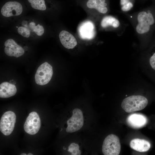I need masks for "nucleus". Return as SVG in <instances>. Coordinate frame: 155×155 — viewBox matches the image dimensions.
Segmentation results:
<instances>
[{
    "mask_svg": "<svg viewBox=\"0 0 155 155\" xmlns=\"http://www.w3.org/2000/svg\"><path fill=\"white\" fill-rule=\"evenodd\" d=\"M148 102L145 96L139 95H132L125 98L121 102V106L127 113H132L144 109Z\"/></svg>",
    "mask_w": 155,
    "mask_h": 155,
    "instance_id": "nucleus-1",
    "label": "nucleus"
},
{
    "mask_svg": "<svg viewBox=\"0 0 155 155\" xmlns=\"http://www.w3.org/2000/svg\"><path fill=\"white\" fill-rule=\"evenodd\" d=\"M137 21L135 30L137 32L140 34L148 32L151 26L154 23L153 16L149 11H143L139 12L137 16Z\"/></svg>",
    "mask_w": 155,
    "mask_h": 155,
    "instance_id": "nucleus-2",
    "label": "nucleus"
},
{
    "mask_svg": "<svg viewBox=\"0 0 155 155\" xmlns=\"http://www.w3.org/2000/svg\"><path fill=\"white\" fill-rule=\"evenodd\" d=\"M121 149L119 138L117 135L111 134L104 140L102 146V151L104 155H118Z\"/></svg>",
    "mask_w": 155,
    "mask_h": 155,
    "instance_id": "nucleus-3",
    "label": "nucleus"
},
{
    "mask_svg": "<svg viewBox=\"0 0 155 155\" xmlns=\"http://www.w3.org/2000/svg\"><path fill=\"white\" fill-rule=\"evenodd\" d=\"M53 75L52 66L47 62L40 65L37 69L35 76L36 83L44 85L50 81Z\"/></svg>",
    "mask_w": 155,
    "mask_h": 155,
    "instance_id": "nucleus-4",
    "label": "nucleus"
},
{
    "mask_svg": "<svg viewBox=\"0 0 155 155\" xmlns=\"http://www.w3.org/2000/svg\"><path fill=\"white\" fill-rule=\"evenodd\" d=\"M16 121L15 113L11 111H7L2 116L0 122V130L4 135H8L12 132Z\"/></svg>",
    "mask_w": 155,
    "mask_h": 155,
    "instance_id": "nucleus-5",
    "label": "nucleus"
},
{
    "mask_svg": "<svg viewBox=\"0 0 155 155\" xmlns=\"http://www.w3.org/2000/svg\"><path fill=\"white\" fill-rule=\"evenodd\" d=\"M72 115L67 121L66 131L73 133L80 129L84 124V118L82 111L78 108L73 110Z\"/></svg>",
    "mask_w": 155,
    "mask_h": 155,
    "instance_id": "nucleus-6",
    "label": "nucleus"
},
{
    "mask_svg": "<svg viewBox=\"0 0 155 155\" xmlns=\"http://www.w3.org/2000/svg\"><path fill=\"white\" fill-rule=\"evenodd\" d=\"M40 127V120L37 113H30L27 117L24 125V129L27 133L34 135L39 131Z\"/></svg>",
    "mask_w": 155,
    "mask_h": 155,
    "instance_id": "nucleus-7",
    "label": "nucleus"
},
{
    "mask_svg": "<svg viewBox=\"0 0 155 155\" xmlns=\"http://www.w3.org/2000/svg\"><path fill=\"white\" fill-rule=\"evenodd\" d=\"M23 11L21 4L17 1H9L6 3L1 9L2 15L8 17L13 16L20 15Z\"/></svg>",
    "mask_w": 155,
    "mask_h": 155,
    "instance_id": "nucleus-8",
    "label": "nucleus"
},
{
    "mask_svg": "<svg viewBox=\"0 0 155 155\" xmlns=\"http://www.w3.org/2000/svg\"><path fill=\"white\" fill-rule=\"evenodd\" d=\"M4 45V52L8 56L18 58L22 56L24 53L23 49L13 39L7 40L5 42Z\"/></svg>",
    "mask_w": 155,
    "mask_h": 155,
    "instance_id": "nucleus-9",
    "label": "nucleus"
},
{
    "mask_svg": "<svg viewBox=\"0 0 155 155\" xmlns=\"http://www.w3.org/2000/svg\"><path fill=\"white\" fill-rule=\"evenodd\" d=\"M129 125L134 128H139L144 126L147 123V119L144 115L133 113L129 115L127 119Z\"/></svg>",
    "mask_w": 155,
    "mask_h": 155,
    "instance_id": "nucleus-10",
    "label": "nucleus"
},
{
    "mask_svg": "<svg viewBox=\"0 0 155 155\" xmlns=\"http://www.w3.org/2000/svg\"><path fill=\"white\" fill-rule=\"evenodd\" d=\"M61 44L68 49L73 48L77 44V40L71 33L65 30H62L59 35Z\"/></svg>",
    "mask_w": 155,
    "mask_h": 155,
    "instance_id": "nucleus-11",
    "label": "nucleus"
},
{
    "mask_svg": "<svg viewBox=\"0 0 155 155\" xmlns=\"http://www.w3.org/2000/svg\"><path fill=\"white\" fill-rule=\"evenodd\" d=\"M130 146L132 149L140 152L147 151L151 146L150 143L147 141L138 138L132 140L130 142Z\"/></svg>",
    "mask_w": 155,
    "mask_h": 155,
    "instance_id": "nucleus-12",
    "label": "nucleus"
},
{
    "mask_svg": "<svg viewBox=\"0 0 155 155\" xmlns=\"http://www.w3.org/2000/svg\"><path fill=\"white\" fill-rule=\"evenodd\" d=\"M17 92L16 86L8 82L2 83L0 85V97L7 98L14 95Z\"/></svg>",
    "mask_w": 155,
    "mask_h": 155,
    "instance_id": "nucleus-13",
    "label": "nucleus"
},
{
    "mask_svg": "<svg viewBox=\"0 0 155 155\" xmlns=\"http://www.w3.org/2000/svg\"><path fill=\"white\" fill-rule=\"evenodd\" d=\"M86 5L88 8L95 9L102 14H105L108 11L106 0H88Z\"/></svg>",
    "mask_w": 155,
    "mask_h": 155,
    "instance_id": "nucleus-14",
    "label": "nucleus"
},
{
    "mask_svg": "<svg viewBox=\"0 0 155 155\" xmlns=\"http://www.w3.org/2000/svg\"><path fill=\"white\" fill-rule=\"evenodd\" d=\"M100 24L103 28L110 26L114 28H117L119 26L120 22L116 18L111 16H107L102 18Z\"/></svg>",
    "mask_w": 155,
    "mask_h": 155,
    "instance_id": "nucleus-15",
    "label": "nucleus"
},
{
    "mask_svg": "<svg viewBox=\"0 0 155 155\" xmlns=\"http://www.w3.org/2000/svg\"><path fill=\"white\" fill-rule=\"evenodd\" d=\"M81 27L80 34L82 38L91 39L92 37L91 35H93V24L89 22L84 23Z\"/></svg>",
    "mask_w": 155,
    "mask_h": 155,
    "instance_id": "nucleus-16",
    "label": "nucleus"
},
{
    "mask_svg": "<svg viewBox=\"0 0 155 155\" xmlns=\"http://www.w3.org/2000/svg\"><path fill=\"white\" fill-rule=\"evenodd\" d=\"M33 8L44 11L46 9L44 0H28Z\"/></svg>",
    "mask_w": 155,
    "mask_h": 155,
    "instance_id": "nucleus-17",
    "label": "nucleus"
},
{
    "mask_svg": "<svg viewBox=\"0 0 155 155\" xmlns=\"http://www.w3.org/2000/svg\"><path fill=\"white\" fill-rule=\"evenodd\" d=\"M78 145L75 143H71L69 146L68 151L71 153L73 155H80L81 153V151L79 150Z\"/></svg>",
    "mask_w": 155,
    "mask_h": 155,
    "instance_id": "nucleus-18",
    "label": "nucleus"
},
{
    "mask_svg": "<svg viewBox=\"0 0 155 155\" xmlns=\"http://www.w3.org/2000/svg\"><path fill=\"white\" fill-rule=\"evenodd\" d=\"M121 10L124 12L129 11L133 7L132 3L129 0H120Z\"/></svg>",
    "mask_w": 155,
    "mask_h": 155,
    "instance_id": "nucleus-19",
    "label": "nucleus"
},
{
    "mask_svg": "<svg viewBox=\"0 0 155 155\" xmlns=\"http://www.w3.org/2000/svg\"><path fill=\"white\" fill-rule=\"evenodd\" d=\"M18 33L23 36L28 38L30 35V31L26 27L20 26L18 28Z\"/></svg>",
    "mask_w": 155,
    "mask_h": 155,
    "instance_id": "nucleus-20",
    "label": "nucleus"
},
{
    "mask_svg": "<svg viewBox=\"0 0 155 155\" xmlns=\"http://www.w3.org/2000/svg\"><path fill=\"white\" fill-rule=\"evenodd\" d=\"M34 32L38 36H42L44 32V29L42 26L38 24L35 26L31 30Z\"/></svg>",
    "mask_w": 155,
    "mask_h": 155,
    "instance_id": "nucleus-21",
    "label": "nucleus"
},
{
    "mask_svg": "<svg viewBox=\"0 0 155 155\" xmlns=\"http://www.w3.org/2000/svg\"><path fill=\"white\" fill-rule=\"evenodd\" d=\"M148 62L151 69L155 72V51L150 56Z\"/></svg>",
    "mask_w": 155,
    "mask_h": 155,
    "instance_id": "nucleus-22",
    "label": "nucleus"
},
{
    "mask_svg": "<svg viewBox=\"0 0 155 155\" xmlns=\"http://www.w3.org/2000/svg\"><path fill=\"white\" fill-rule=\"evenodd\" d=\"M29 26L30 28L32 30V28L35 26V22H31L29 23Z\"/></svg>",
    "mask_w": 155,
    "mask_h": 155,
    "instance_id": "nucleus-23",
    "label": "nucleus"
},
{
    "mask_svg": "<svg viewBox=\"0 0 155 155\" xmlns=\"http://www.w3.org/2000/svg\"><path fill=\"white\" fill-rule=\"evenodd\" d=\"M20 155H26V153H23L20 154Z\"/></svg>",
    "mask_w": 155,
    "mask_h": 155,
    "instance_id": "nucleus-24",
    "label": "nucleus"
},
{
    "mask_svg": "<svg viewBox=\"0 0 155 155\" xmlns=\"http://www.w3.org/2000/svg\"><path fill=\"white\" fill-rule=\"evenodd\" d=\"M33 154H32V153H30L28 154V155H33Z\"/></svg>",
    "mask_w": 155,
    "mask_h": 155,
    "instance_id": "nucleus-25",
    "label": "nucleus"
},
{
    "mask_svg": "<svg viewBox=\"0 0 155 155\" xmlns=\"http://www.w3.org/2000/svg\"><path fill=\"white\" fill-rule=\"evenodd\" d=\"M63 149L64 150L66 149V148H65L64 147H63Z\"/></svg>",
    "mask_w": 155,
    "mask_h": 155,
    "instance_id": "nucleus-26",
    "label": "nucleus"
}]
</instances>
